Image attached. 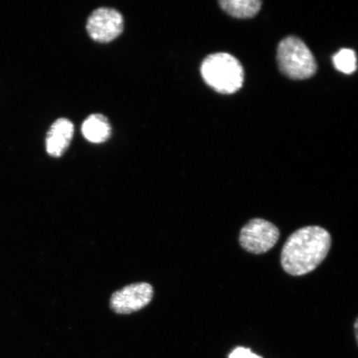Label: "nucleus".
<instances>
[{"label": "nucleus", "mask_w": 358, "mask_h": 358, "mask_svg": "<svg viewBox=\"0 0 358 358\" xmlns=\"http://www.w3.org/2000/svg\"><path fill=\"white\" fill-rule=\"evenodd\" d=\"M123 29V16L114 8H97L88 17V34L98 43H106L113 41L122 34Z\"/></svg>", "instance_id": "obj_5"}, {"label": "nucleus", "mask_w": 358, "mask_h": 358, "mask_svg": "<svg viewBox=\"0 0 358 358\" xmlns=\"http://www.w3.org/2000/svg\"><path fill=\"white\" fill-rule=\"evenodd\" d=\"M334 64L338 71L351 74L357 69V57L352 49L344 48L334 57Z\"/></svg>", "instance_id": "obj_10"}, {"label": "nucleus", "mask_w": 358, "mask_h": 358, "mask_svg": "<svg viewBox=\"0 0 358 358\" xmlns=\"http://www.w3.org/2000/svg\"><path fill=\"white\" fill-rule=\"evenodd\" d=\"M353 333H355V337L358 347V317L355 320V324H353Z\"/></svg>", "instance_id": "obj_12"}, {"label": "nucleus", "mask_w": 358, "mask_h": 358, "mask_svg": "<svg viewBox=\"0 0 358 358\" xmlns=\"http://www.w3.org/2000/svg\"><path fill=\"white\" fill-rule=\"evenodd\" d=\"M219 4L228 15L239 19L254 17L262 7L258 0H222Z\"/></svg>", "instance_id": "obj_9"}, {"label": "nucleus", "mask_w": 358, "mask_h": 358, "mask_svg": "<svg viewBox=\"0 0 358 358\" xmlns=\"http://www.w3.org/2000/svg\"><path fill=\"white\" fill-rule=\"evenodd\" d=\"M82 132L89 142L101 144L108 140L110 136V124L105 115L93 114L88 116L83 122Z\"/></svg>", "instance_id": "obj_8"}, {"label": "nucleus", "mask_w": 358, "mask_h": 358, "mask_svg": "<svg viewBox=\"0 0 358 358\" xmlns=\"http://www.w3.org/2000/svg\"><path fill=\"white\" fill-rule=\"evenodd\" d=\"M74 132L73 124L67 119H58L48 133L46 149L48 155L60 157L69 148Z\"/></svg>", "instance_id": "obj_7"}, {"label": "nucleus", "mask_w": 358, "mask_h": 358, "mask_svg": "<svg viewBox=\"0 0 358 358\" xmlns=\"http://www.w3.org/2000/svg\"><path fill=\"white\" fill-rule=\"evenodd\" d=\"M280 237V231L275 224L263 218H252L241 227L239 244L246 252L263 255L275 248Z\"/></svg>", "instance_id": "obj_4"}, {"label": "nucleus", "mask_w": 358, "mask_h": 358, "mask_svg": "<svg viewBox=\"0 0 358 358\" xmlns=\"http://www.w3.org/2000/svg\"><path fill=\"white\" fill-rule=\"evenodd\" d=\"M228 358H263L254 353L250 348L237 347L232 351Z\"/></svg>", "instance_id": "obj_11"}, {"label": "nucleus", "mask_w": 358, "mask_h": 358, "mask_svg": "<svg viewBox=\"0 0 358 358\" xmlns=\"http://www.w3.org/2000/svg\"><path fill=\"white\" fill-rule=\"evenodd\" d=\"M154 296V289L148 283H136L116 291L110 299L112 310L120 315H129L142 310Z\"/></svg>", "instance_id": "obj_6"}, {"label": "nucleus", "mask_w": 358, "mask_h": 358, "mask_svg": "<svg viewBox=\"0 0 358 358\" xmlns=\"http://www.w3.org/2000/svg\"><path fill=\"white\" fill-rule=\"evenodd\" d=\"M277 61L282 73L291 79L310 78L317 71L315 58L310 48L296 37L282 40L277 52Z\"/></svg>", "instance_id": "obj_3"}, {"label": "nucleus", "mask_w": 358, "mask_h": 358, "mask_svg": "<svg viewBox=\"0 0 358 358\" xmlns=\"http://www.w3.org/2000/svg\"><path fill=\"white\" fill-rule=\"evenodd\" d=\"M204 82L222 94L235 93L243 87V65L234 56L225 52L214 53L205 58L201 65Z\"/></svg>", "instance_id": "obj_2"}, {"label": "nucleus", "mask_w": 358, "mask_h": 358, "mask_svg": "<svg viewBox=\"0 0 358 358\" xmlns=\"http://www.w3.org/2000/svg\"><path fill=\"white\" fill-rule=\"evenodd\" d=\"M332 236L320 226H307L293 232L280 253V265L291 276H303L315 271L332 248Z\"/></svg>", "instance_id": "obj_1"}]
</instances>
